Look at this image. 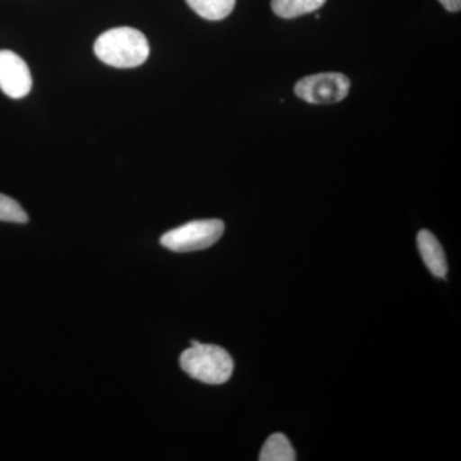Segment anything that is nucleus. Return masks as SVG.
I'll return each instance as SVG.
<instances>
[{
	"instance_id": "f257e3e1",
	"label": "nucleus",
	"mask_w": 461,
	"mask_h": 461,
	"mask_svg": "<svg viewBox=\"0 0 461 461\" xmlns=\"http://www.w3.org/2000/svg\"><path fill=\"white\" fill-rule=\"evenodd\" d=\"M96 57L115 68H133L149 58L150 48L144 33L132 27H117L103 32L94 44Z\"/></svg>"
},
{
	"instance_id": "f03ea898",
	"label": "nucleus",
	"mask_w": 461,
	"mask_h": 461,
	"mask_svg": "<svg viewBox=\"0 0 461 461\" xmlns=\"http://www.w3.org/2000/svg\"><path fill=\"white\" fill-rule=\"evenodd\" d=\"M181 368L191 378L208 384H222L233 372V360L224 348L198 344L185 350L180 357Z\"/></svg>"
},
{
	"instance_id": "7ed1b4c3",
	"label": "nucleus",
	"mask_w": 461,
	"mask_h": 461,
	"mask_svg": "<svg viewBox=\"0 0 461 461\" xmlns=\"http://www.w3.org/2000/svg\"><path fill=\"white\" fill-rule=\"evenodd\" d=\"M224 232L221 220L193 221L165 233L160 239L163 247L175 253H190L211 248Z\"/></svg>"
},
{
	"instance_id": "20e7f679",
	"label": "nucleus",
	"mask_w": 461,
	"mask_h": 461,
	"mask_svg": "<svg viewBox=\"0 0 461 461\" xmlns=\"http://www.w3.org/2000/svg\"><path fill=\"white\" fill-rule=\"evenodd\" d=\"M350 80L338 72L306 76L295 85V94L311 104L327 105L341 102L350 91Z\"/></svg>"
},
{
	"instance_id": "39448f33",
	"label": "nucleus",
	"mask_w": 461,
	"mask_h": 461,
	"mask_svg": "<svg viewBox=\"0 0 461 461\" xmlns=\"http://www.w3.org/2000/svg\"><path fill=\"white\" fill-rule=\"evenodd\" d=\"M32 76L25 60L11 50H0V90L12 99L25 98Z\"/></svg>"
},
{
	"instance_id": "423d86ee",
	"label": "nucleus",
	"mask_w": 461,
	"mask_h": 461,
	"mask_svg": "<svg viewBox=\"0 0 461 461\" xmlns=\"http://www.w3.org/2000/svg\"><path fill=\"white\" fill-rule=\"evenodd\" d=\"M418 248H420V256L429 271L436 277L445 278L446 273H447V263H446L444 249L435 235L429 230H421L418 233Z\"/></svg>"
},
{
	"instance_id": "0eeeda50",
	"label": "nucleus",
	"mask_w": 461,
	"mask_h": 461,
	"mask_svg": "<svg viewBox=\"0 0 461 461\" xmlns=\"http://www.w3.org/2000/svg\"><path fill=\"white\" fill-rule=\"evenodd\" d=\"M324 3L326 0H272L271 5L273 12L278 17L290 20V18L313 14L323 7Z\"/></svg>"
},
{
	"instance_id": "6e6552de",
	"label": "nucleus",
	"mask_w": 461,
	"mask_h": 461,
	"mask_svg": "<svg viewBox=\"0 0 461 461\" xmlns=\"http://www.w3.org/2000/svg\"><path fill=\"white\" fill-rule=\"evenodd\" d=\"M259 460L294 461L296 460V454L286 436L282 433H275L264 444Z\"/></svg>"
},
{
	"instance_id": "1a4fd4ad",
	"label": "nucleus",
	"mask_w": 461,
	"mask_h": 461,
	"mask_svg": "<svg viewBox=\"0 0 461 461\" xmlns=\"http://www.w3.org/2000/svg\"><path fill=\"white\" fill-rule=\"evenodd\" d=\"M195 14L209 21H221L230 16L236 0H186Z\"/></svg>"
},
{
	"instance_id": "9d476101",
	"label": "nucleus",
	"mask_w": 461,
	"mask_h": 461,
	"mask_svg": "<svg viewBox=\"0 0 461 461\" xmlns=\"http://www.w3.org/2000/svg\"><path fill=\"white\" fill-rule=\"evenodd\" d=\"M29 215L23 211V206L16 200L9 198L5 194H0V222L27 223Z\"/></svg>"
},
{
	"instance_id": "9b49d317",
	"label": "nucleus",
	"mask_w": 461,
	"mask_h": 461,
	"mask_svg": "<svg viewBox=\"0 0 461 461\" xmlns=\"http://www.w3.org/2000/svg\"><path fill=\"white\" fill-rule=\"evenodd\" d=\"M446 11L459 12L461 8V0H438Z\"/></svg>"
}]
</instances>
